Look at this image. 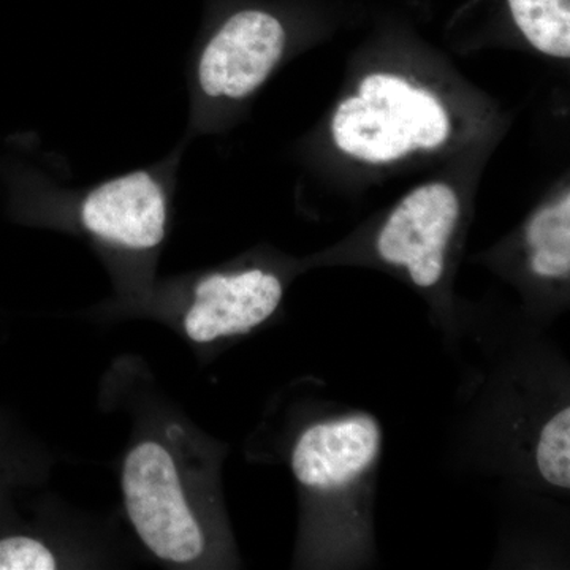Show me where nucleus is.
Returning a JSON list of instances; mask_svg holds the SVG:
<instances>
[{
  "instance_id": "39448f33",
  "label": "nucleus",
  "mask_w": 570,
  "mask_h": 570,
  "mask_svg": "<svg viewBox=\"0 0 570 570\" xmlns=\"http://www.w3.org/2000/svg\"><path fill=\"white\" fill-rule=\"evenodd\" d=\"M287 32L265 10L230 14L195 52L194 115L223 102H243L257 91L281 62Z\"/></svg>"
},
{
  "instance_id": "0eeeda50",
  "label": "nucleus",
  "mask_w": 570,
  "mask_h": 570,
  "mask_svg": "<svg viewBox=\"0 0 570 570\" xmlns=\"http://www.w3.org/2000/svg\"><path fill=\"white\" fill-rule=\"evenodd\" d=\"M283 296L281 277L262 266L208 273L190 292L184 333L200 346L247 335L276 313Z\"/></svg>"
},
{
  "instance_id": "6e6552de",
  "label": "nucleus",
  "mask_w": 570,
  "mask_h": 570,
  "mask_svg": "<svg viewBox=\"0 0 570 570\" xmlns=\"http://www.w3.org/2000/svg\"><path fill=\"white\" fill-rule=\"evenodd\" d=\"M531 272L540 279L568 281L570 273V197L539 209L527 227Z\"/></svg>"
},
{
  "instance_id": "f03ea898",
  "label": "nucleus",
  "mask_w": 570,
  "mask_h": 570,
  "mask_svg": "<svg viewBox=\"0 0 570 570\" xmlns=\"http://www.w3.org/2000/svg\"><path fill=\"white\" fill-rule=\"evenodd\" d=\"M381 449V426L367 414L318 420L296 439L291 466L322 547L362 546Z\"/></svg>"
},
{
  "instance_id": "f257e3e1",
  "label": "nucleus",
  "mask_w": 570,
  "mask_h": 570,
  "mask_svg": "<svg viewBox=\"0 0 570 570\" xmlns=\"http://www.w3.org/2000/svg\"><path fill=\"white\" fill-rule=\"evenodd\" d=\"M200 439L170 422L145 434L126 453L124 508L138 539L157 560L205 569L230 558L216 468Z\"/></svg>"
},
{
  "instance_id": "9b49d317",
  "label": "nucleus",
  "mask_w": 570,
  "mask_h": 570,
  "mask_svg": "<svg viewBox=\"0 0 570 570\" xmlns=\"http://www.w3.org/2000/svg\"><path fill=\"white\" fill-rule=\"evenodd\" d=\"M59 551L47 540L29 534L0 538V570H51L61 568Z\"/></svg>"
},
{
  "instance_id": "423d86ee",
  "label": "nucleus",
  "mask_w": 570,
  "mask_h": 570,
  "mask_svg": "<svg viewBox=\"0 0 570 570\" xmlns=\"http://www.w3.org/2000/svg\"><path fill=\"white\" fill-rule=\"evenodd\" d=\"M460 217V198L449 184L420 186L400 202L381 228L379 257L406 269L417 287H436L448 268L450 242Z\"/></svg>"
},
{
  "instance_id": "1a4fd4ad",
  "label": "nucleus",
  "mask_w": 570,
  "mask_h": 570,
  "mask_svg": "<svg viewBox=\"0 0 570 570\" xmlns=\"http://www.w3.org/2000/svg\"><path fill=\"white\" fill-rule=\"evenodd\" d=\"M521 33L543 55L570 56V0H509Z\"/></svg>"
},
{
  "instance_id": "9d476101",
  "label": "nucleus",
  "mask_w": 570,
  "mask_h": 570,
  "mask_svg": "<svg viewBox=\"0 0 570 570\" xmlns=\"http://www.w3.org/2000/svg\"><path fill=\"white\" fill-rule=\"evenodd\" d=\"M535 471L547 485L569 490L570 487V409L562 404L540 423L534 442Z\"/></svg>"
},
{
  "instance_id": "7ed1b4c3",
  "label": "nucleus",
  "mask_w": 570,
  "mask_h": 570,
  "mask_svg": "<svg viewBox=\"0 0 570 570\" xmlns=\"http://www.w3.org/2000/svg\"><path fill=\"white\" fill-rule=\"evenodd\" d=\"M183 148L151 167L86 189L63 190L51 181V212L69 214L70 223L104 253L151 261L167 238Z\"/></svg>"
},
{
  "instance_id": "20e7f679",
  "label": "nucleus",
  "mask_w": 570,
  "mask_h": 570,
  "mask_svg": "<svg viewBox=\"0 0 570 570\" xmlns=\"http://www.w3.org/2000/svg\"><path fill=\"white\" fill-rule=\"evenodd\" d=\"M333 140L367 164L395 163L417 149H436L450 135L449 112L433 94L392 73L367 75L358 94L340 104Z\"/></svg>"
}]
</instances>
